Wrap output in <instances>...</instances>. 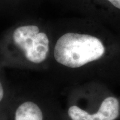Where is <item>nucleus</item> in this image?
<instances>
[{
    "instance_id": "6",
    "label": "nucleus",
    "mask_w": 120,
    "mask_h": 120,
    "mask_svg": "<svg viewBox=\"0 0 120 120\" xmlns=\"http://www.w3.org/2000/svg\"><path fill=\"white\" fill-rule=\"evenodd\" d=\"M4 90L3 86L1 84V83L0 82V102L3 100V99L4 98Z\"/></svg>"
},
{
    "instance_id": "5",
    "label": "nucleus",
    "mask_w": 120,
    "mask_h": 120,
    "mask_svg": "<svg viewBox=\"0 0 120 120\" xmlns=\"http://www.w3.org/2000/svg\"><path fill=\"white\" fill-rule=\"evenodd\" d=\"M111 4L117 9L120 10V0H107Z\"/></svg>"
},
{
    "instance_id": "3",
    "label": "nucleus",
    "mask_w": 120,
    "mask_h": 120,
    "mask_svg": "<svg viewBox=\"0 0 120 120\" xmlns=\"http://www.w3.org/2000/svg\"><path fill=\"white\" fill-rule=\"evenodd\" d=\"M68 115L71 120H115L120 115V102L114 97H108L95 113H89L78 106L73 105L69 108Z\"/></svg>"
},
{
    "instance_id": "1",
    "label": "nucleus",
    "mask_w": 120,
    "mask_h": 120,
    "mask_svg": "<svg viewBox=\"0 0 120 120\" xmlns=\"http://www.w3.org/2000/svg\"><path fill=\"white\" fill-rule=\"evenodd\" d=\"M105 52L101 41L88 34L69 32L61 36L54 47L57 63L71 68L82 67L99 60Z\"/></svg>"
},
{
    "instance_id": "4",
    "label": "nucleus",
    "mask_w": 120,
    "mask_h": 120,
    "mask_svg": "<svg viewBox=\"0 0 120 120\" xmlns=\"http://www.w3.org/2000/svg\"><path fill=\"white\" fill-rule=\"evenodd\" d=\"M14 120H43V113L36 103L26 101L16 108Z\"/></svg>"
},
{
    "instance_id": "2",
    "label": "nucleus",
    "mask_w": 120,
    "mask_h": 120,
    "mask_svg": "<svg viewBox=\"0 0 120 120\" xmlns=\"http://www.w3.org/2000/svg\"><path fill=\"white\" fill-rule=\"evenodd\" d=\"M12 39L15 46L22 50L29 61L38 64L46 60L49 41L47 35L39 31L38 26H19L14 30Z\"/></svg>"
}]
</instances>
